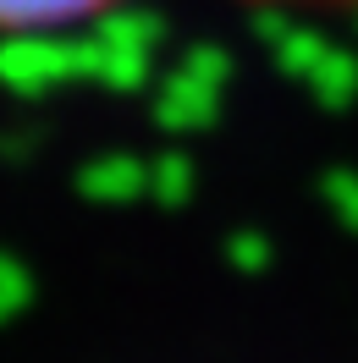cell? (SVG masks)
I'll use <instances>...</instances> for the list:
<instances>
[{
  "instance_id": "6da1fadb",
  "label": "cell",
  "mask_w": 358,
  "mask_h": 363,
  "mask_svg": "<svg viewBox=\"0 0 358 363\" xmlns=\"http://www.w3.org/2000/svg\"><path fill=\"white\" fill-rule=\"evenodd\" d=\"M116 6H127V0H0V45L89 28L99 17H111Z\"/></svg>"
},
{
  "instance_id": "7a4b0ae2",
  "label": "cell",
  "mask_w": 358,
  "mask_h": 363,
  "mask_svg": "<svg viewBox=\"0 0 358 363\" xmlns=\"http://www.w3.org/2000/svg\"><path fill=\"white\" fill-rule=\"evenodd\" d=\"M248 6H292V11H325V6H336V11H347L358 0H248Z\"/></svg>"
}]
</instances>
